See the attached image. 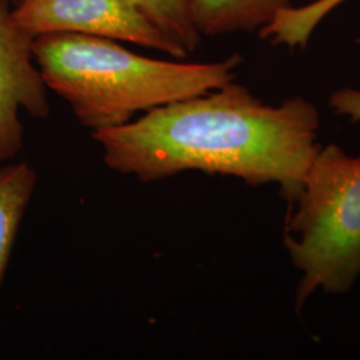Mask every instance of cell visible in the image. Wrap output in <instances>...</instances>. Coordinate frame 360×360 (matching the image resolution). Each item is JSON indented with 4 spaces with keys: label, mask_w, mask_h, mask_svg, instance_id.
Here are the masks:
<instances>
[{
    "label": "cell",
    "mask_w": 360,
    "mask_h": 360,
    "mask_svg": "<svg viewBox=\"0 0 360 360\" xmlns=\"http://www.w3.org/2000/svg\"><path fill=\"white\" fill-rule=\"evenodd\" d=\"M318 129L319 112L306 99L274 107L232 80L91 135L107 167L143 183L202 171L250 186L276 183L292 202L319 150Z\"/></svg>",
    "instance_id": "6da1fadb"
},
{
    "label": "cell",
    "mask_w": 360,
    "mask_h": 360,
    "mask_svg": "<svg viewBox=\"0 0 360 360\" xmlns=\"http://www.w3.org/2000/svg\"><path fill=\"white\" fill-rule=\"evenodd\" d=\"M32 52L47 89L65 101L91 132L220 89L233 80L242 63L238 53L215 63L151 59L115 40L82 34L40 35Z\"/></svg>",
    "instance_id": "7a4b0ae2"
},
{
    "label": "cell",
    "mask_w": 360,
    "mask_h": 360,
    "mask_svg": "<svg viewBox=\"0 0 360 360\" xmlns=\"http://www.w3.org/2000/svg\"><path fill=\"white\" fill-rule=\"evenodd\" d=\"M291 203L284 243L302 272L296 304L316 290L347 292L360 275V156L319 148Z\"/></svg>",
    "instance_id": "3957f363"
},
{
    "label": "cell",
    "mask_w": 360,
    "mask_h": 360,
    "mask_svg": "<svg viewBox=\"0 0 360 360\" xmlns=\"http://www.w3.org/2000/svg\"><path fill=\"white\" fill-rule=\"evenodd\" d=\"M15 23L32 38L82 34L129 41L183 59L187 53L153 26L131 0H23Z\"/></svg>",
    "instance_id": "277c9868"
},
{
    "label": "cell",
    "mask_w": 360,
    "mask_h": 360,
    "mask_svg": "<svg viewBox=\"0 0 360 360\" xmlns=\"http://www.w3.org/2000/svg\"><path fill=\"white\" fill-rule=\"evenodd\" d=\"M10 0H0V163L23 147L20 111L37 119L50 115L47 86L34 59V38L13 20Z\"/></svg>",
    "instance_id": "5b68a950"
},
{
    "label": "cell",
    "mask_w": 360,
    "mask_h": 360,
    "mask_svg": "<svg viewBox=\"0 0 360 360\" xmlns=\"http://www.w3.org/2000/svg\"><path fill=\"white\" fill-rule=\"evenodd\" d=\"M290 7L291 0H191L193 23L206 37L260 31Z\"/></svg>",
    "instance_id": "8992f818"
},
{
    "label": "cell",
    "mask_w": 360,
    "mask_h": 360,
    "mask_svg": "<svg viewBox=\"0 0 360 360\" xmlns=\"http://www.w3.org/2000/svg\"><path fill=\"white\" fill-rule=\"evenodd\" d=\"M37 183L38 174L26 162L0 167V284Z\"/></svg>",
    "instance_id": "52a82bcc"
},
{
    "label": "cell",
    "mask_w": 360,
    "mask_h": 360,
    "mask_svg": "<svg viewBox=\"0 0 360 360\" xmlns=\"http://www.w3.org/2000/svg\"><path fill=\"white\" fill-rule=\"evenodd\" d=\"M143 16L187 55L195 51L202 35L195 26L191 0H131Z\"/></svg>",
    "instance_id": "ba28073f"
},
{
    "label": "cell",
    "mask_w": 360,
    "mask_h": 360,
    "mask_svg": "<svg viewBox=\"0 0 360 360\" xmlns=\"http://www.w3.org/2000/svg\"><path fill=\"white\" fill-rule=\"evenodd\" d=\"M343 1L346 0H314L302 7L291 6L278 13L269 26L262 28L260 37L291 49L304 47L323 18Z\"/></svg>",
    "instance_id": "9c48e42d"
},
{
    "label": "cell",
    "mask_w": 360,
    "mask_h": 360,
    "mask_svg": "<svg viewBox=\"0 0 360 360\" xmlns=\"http://www.w3.org/2000/svg\"><path fill=\"white\" fill-rule=\"evenodd\" d=\"M335 112L347 116L352 122H360V90L340 89L330 98Z\"/></svg>",
    "instance_id": "30bf717a"
},
{
    "label": "cell",
    "mask_w": 360,
    "mask_h": 360,
    "mask_svg": "<svg viewBox=\"0 0 360 360\" xmlns=\"http://www.w3.org/2000/svg\"><path fill=\"white\" fill-rule=\"evenodd\" d=\"M22 1H23V0H10V3L13 4V7H15V6H18V4H20Z\"/></svg>",
    "instance_id": "8fae6325"
}]
</instances>
